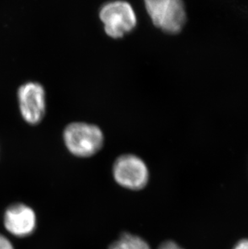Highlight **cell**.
Listing matches in <instances>:
<instances>
[{
	"instance_id": "1",
	"label": "cell",
	"mask_w": 248,
	"mask_h": 249,
	"mask_svg": "<svg viewBox=\"0 0 248 249\" xmlns=\"http://www.w3.org/2000/svg\"><path fill=\"white\" fill-rule=\"evenodd\" d=\"M66 149L77 158L94 157L103 149L105 135L99 126L91 123L75 121L66 125L62 132Z\"/></svg>"
},
{
	"instance_id": "2",
	"label": "cell",
	"mask_w": 248,
	"mask_h": 249,
	"mask_svg": "<svg viewBox=\"0 0 248 249\" xmlns=\"http://www.w3.org/2000/svg\"><path fill=\"white\" fill-rule=\"evenodd\" d=\"M99 18L108 37L120 40L135 31L138 18L133 6L126 0H110L99 10Z\"/></svg>"
},
{
	"instance_id": "3",
	"label": "cell",
	"mask_w": 248,
	"mask_h": 249,
	"mask_svg": "<svg viewBox=\"0 0 248 249\" xmlns=\"http://www.w3.org/2000/svg\"><path fill=\"white\" fill-rule=\"evenodd\" d=\"M152 24L163 33L177 35L187 21L183 0H143Z\"/></svg>"
},
{
	"instance_id": "4",
	"label": "cell",
	"mask_w": 248,
	"mask_h": 249,
	"mask_svg": "<svg viewBox=\"0 0 248 249\" xmlns=\"http://www.w3.org/2000/svg\"><path fill=\"white\" fill-rule=\"evenodd\" d=\"M112 178L115 183L127 191H142L150 181V170L143 158L133 153L119 156L113 163Z\"/></svg>"
},
{
	"instance_id": "5",
	"label": "cell",
	"mask_w": 248,
	"mask_h": 249,
	"mask_svg": "<svg viewBox=\"0 0 248 249\" xmlns=\"http://www.w3.org/2000/svg\"><path fill=\"white\" fill-rule=\"evenodd\" d=\"M19 112L31 126L40 124L47 113V94L42 84L30 81L22 84L17 91Z\"/></svg>"
},
{
	"instance_id": "6",
	"label": "cell",
	"mask_w": 248,
	"mask_h": 249,
	"mask_svg": "<svg viewBox=\"0 0 248 249\" xmlns=\"http://www.w3.org/2000/svg\"><path fill=\"white\" fill-rule=\"evenodd\" d=\"M2 222L11 235L26 238L33 235L36 229L37 216L33 207L23 202H16L5 210Z\"/></svg>"
},
{
	"instance_id": "7",
	"label": "cell",
	"mask_w": 248,
	"mask_h": 249,
	"mask_svg": "<svg viewBox=\"0 0 248 249\" xmlns=\"http://www.w3.org/2000/svg\"><path fill=\"white\" fill-rule=\"evenodd\" d=\"M106 249H152L143 237L130 232H124L117 240L110 243Z\"/></svg>"
},
{
	"instance_id": "8",
	"label": "cell",
	"mask_w": 248,
	"mask_h": 249,
	"mask_svg": "<svg viewBox=\"0 0 248 249\" xmlns=\"http://www.w3.org/2000/svg\"><path fill=\"white\" fill-rule=\"evenodd\" d=\"M0 249H15L12 241L0 233Z\"/></svg>"
},
{
	"instance_id": "9",
	"label": "cell",
	"mask_w": 248,
	"mask_h": 249,
	"mask_svg": "<svg viewBox=\"0 0 248 249\" xmlns=\"http://www.w3.org/2000/svg\"><path fill=\"white\" fill-rule=\"evenodd\" d=\"M157 249H184L173 240H166L159 245Z\"/></svg>"
},
{
	"instance_id": "10",
	"label": "cell",
	"mask_w": 248,
	"mask_h": 249,
	"mask_svg": "<svg viewBox=\"0 0 248 249\" xmlns=\"http://www.w3.org/2000/svg\"><path fill=\"white\" fill-rule=\"evenodd\" d=\"M233 249H248V239H244L239 241Z\"/></svg>"
}]
</instances>
